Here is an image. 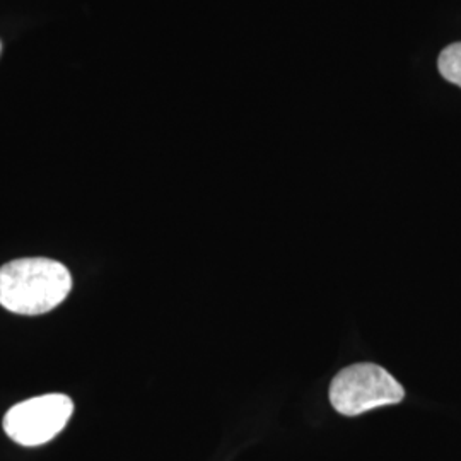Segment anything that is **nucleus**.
<instances>
[{"mask_svg":"<svg viewBox=\"0 0 461 461\" xmlns=\"http://www.w3.org/2000/svg\"><path fill=\"white\" fill-rule=\"evenodd\" d=\"M70 289V272L57 260L19 258L0 267V306L11 313H49Z\"/></svg>","mask_w":461,"mask_h":461,"instance_id":"1","label":"nucleus"},{"mask_svg":"<svg viewBox=\"0 0 461 461\" xmlns=\"http://www.w3.org/2000/svg\"><path fill=\"white\" fill-rule=\"evenodd\" d=\"M403 398V386L378 364H352L339 371L330 384V402L346 417L396 405Z\"/></svg>","mask_w":461,"mask_h":461,"instance_id":"2","label":"nucleus"},{"mask_svg":"<svg viewBox=\"0 0 461 461\" xmlns=\"http://www.w3.org/2000/svg\"><path fill=\"white\" fill-rule=\"evenodd\" d=\"M72 412L74 403L67 395L34 396L9 409L4 417V430L17 445H45L66 429Z\"/></svg>","mask_w":461,"mask_h":461,"instance_id":"3","label":"nucleus"},{"mask_svg":"<svg viewBox=\"0 0 461 461\" xmlns=\"http://www.w3.org/2000/svg\"><path fill=\"white\" fill-rule=\"evenodd\" d=\"M438 68L447 83L461 87V43H453L439 53Z\"/></svg>","mask_w":461,"mask_h":461,"instance_id":"4","label":"nucleus"}]
</instances>
